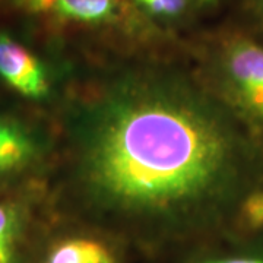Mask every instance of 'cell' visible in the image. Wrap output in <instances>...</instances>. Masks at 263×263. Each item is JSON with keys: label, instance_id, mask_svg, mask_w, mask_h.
<instances>
[{"label": "cell", "instance_id": "cell-4", "mask_svg": "<svg viewBox=\"0 0 263 263\" xmlns=\"http://www.w3.org/2000/svg\"><path fill=\"white\" fill-rule=\"evenodd\" d=\"M0 78L19 95L34 101L46 100L51 91L44 63L5 32H0Z\"/></svg>", "mask_w": 263, "mask_h": 263}, {"label": "cell", "instance_id": "cell-8", "mask_svg": "<svg viewBox=\"0 0 263 263\" xmlns=\"http://www.w3.org/2000/svg\"><path fill=\"white\" fill-rule=\"evenodd\" d=\"M230 240L234 243L231 249H221L218 238L190 247L177 254L179 263H263V241Z\"/></svg>", "mask_w": 263, "mask_h": 263}, {"label": "cell", "instance_id": "cell-2", "mask_svg": "<svg viewBox=\"0 0 263 263\" xmlns=\"http://www.w3.org/2000/svg\"><path fill=\"white\" fill-rule=\"evenodd\" d=\"M60 230L41 234L31 263H126L130 249L98 228L65 219Z\"/></svg>", "mask_w": 263, "mask_h": 263}, {"label": "cell", "instance_id": "cell-7", "mask_svg": "<svg viewBox=\"0 0 263 263\" xmlns=\"http://www.w3.org/2000/svg\"><path fill=\"white\" fill-rule=\"evenodd\" d=\"M40 154V143L28 127L0 114V179L31 167Z\"/></svg>", "mask_w": 263, "mask_h": 263}, {"label": "cell", "instance_id": "cell-9", "mask_svg": "<svg viewBox=\"0 0 263 263\" xmlns=\"http://www.w3.org/2000/svg\"><path fill=\"white\" fill-rule=\"evenodd\" d=\"M226 237L234 240L263 238V189L253 187L243 196Z\"/></svg>", "mask_w": 263, "mask_h": 263}, {"label": "cell", "instance_id": "cell-5", "mask_svg": "<svg viewBox=\"0 0 263 263\" xmlns=\"http://www.w3.org/2000/svg\"><path fill=\"white\" fill-rule=\"evenodd\" d=\"M27 203L0 199V263H31L40 238Z\"/></svg>", "mask_w": 263, "mask_h": 263}, {"label": "cell", "instance_id": "cell-12", "mask_svg": "<svg viewBox=\"0 0 263 263\" xmlns=\"http://www.w3.org/2000/svg\"><path fill=\"white\" fill-rule=\"evenodd\" d=\"M260 5H262V8H263V0H260Z\"/></svg>", "mask_w": 263, "mask_h": 263}, {"label": "cell", "instance_id": "cell-11", "mask_svg": "<svg viewBox=\"0 0 263 263\" xmlns=\"http://www.w3.org/2000/svg\"><path fill=\"white\" fill-rule=\"evenodd\" d=\"M200 3H205V5H211V3H215L216 0H199Z\"/></svg>", "mask_w": 263, "mask_h": 263}, {"label": "cell", "instance_id": "cell-3", "mask_svg": "<svg viewBox=\"0 0 263 263\" xmlns=\"http://www.w3.org/2000/svg\"><path fill=\"white\" fill-rule=\"evenodd\" d=\"M224 73L238 108L263 132V46L235 38L224 54Z\"/></svg>", "mask_w": 263, "mask_h": 263}, {"label": "cell", "instance_id": "cell-1", "mask_svg": "<svg viewBox=\"0 0 263 263\" xmlns=\"http://www.w3.org/2000/svg\"><path fill=\"white\" fill-rule=\"evenodd\" d=\"M76 184L62 218L146 256L226 237L247 192L253 149L233 114L184 78L124 73L78 111Z\"/></svg>", "mask_w": 263, "mask_h": 263}, {"label": "cell", "instance_id": "cell-6", "mask_svg": "<svg viewBox=\"0 0 263 263\" xmlns=\"http://www.w3.org/2000/svg\"><path fill=\"white\" fill-rule=\"evenodd\" d=\"M29 12L69 22L100 25L120 13V0H19Z\"/></svg>", "mask_w": 263, "mask_h": 263}, {"label": "cell", "instance_id": "cell-10", "mask_svg": "<svg viewBox=\"0 0 263 263\" xmlns=\"http://www.w3.org/2000/svg\"><path fill=\"white\" fill-rule=\"evenodd\" d=\"M135 2L149 15L160 18L179 16L187 6V0H135Z\"/></svg>", "mask_w": 263, "mask_h": 263}]
</instances>
